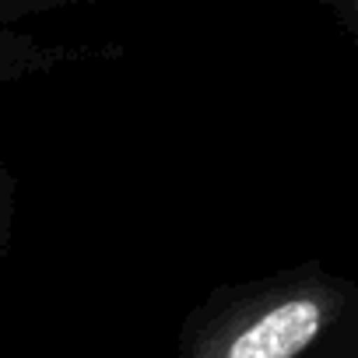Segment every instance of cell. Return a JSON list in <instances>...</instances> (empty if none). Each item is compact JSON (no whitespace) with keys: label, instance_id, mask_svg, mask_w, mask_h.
<instances>
[{"label":"cell","instance_id":"1","mask_svg":"<svg viewBox=\"0 0 358 358\" xmlns=\"http://www.w3.org/2000/svg\"><path fill=\"white\" fill-rule=\"evenodd\" d=\"M348 306L351 292L337 281H274L201 316L183 358H309Z\"/></svg>","mask_w":358,"mask_h":358},{"label":"cell","instance_id":"3","mask_svg":"<svg viewBox=\"0 0 358 358\" xmlns=\"http://www.w3.org/2000/svg\"><path fill=\"white\" fill-rule=\"evenodd\" d=\"M348 358H355V355H348Z\"/></svg>","mask_w":358,"mask_h":358},{"label":"cell","instance_id":"2","mask_svg":"<svg viewBox=\"0 0 358 358\" xmlns=\"http://www.w3.org/2000/svg\"><path fill=\"white\" fill-rule=\"evenodd\" d=\"M0 232H4V222H0Z\"/></svg>","mask_w":358,"mask_h":358}]
</instances>
